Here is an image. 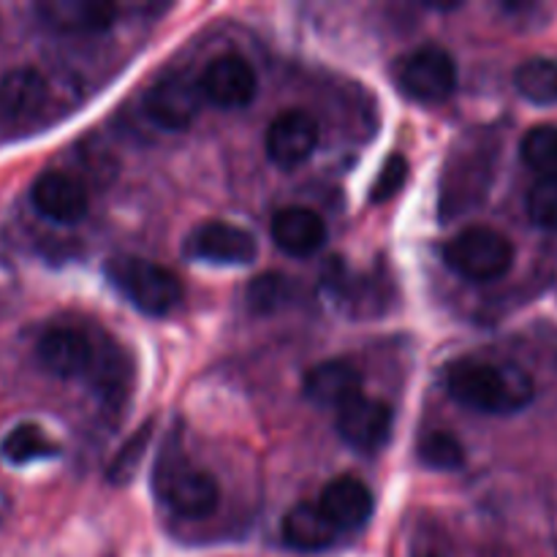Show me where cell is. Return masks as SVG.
I'll list each match as a JSON object with an SVG mask.
<instances>
[{"instance_id":"obj_8","label":"cell","mask_w":557,"mask_h":557,"mask_svg":"<svg viewBox=\"0 0 557 557\" xmlns=\"http://www.w3.org/2000/svg\"><path fill=\"white\" fill-rule=\"evenodd\" d=\"M185 253L190 259L210 261V264L245 267L259 256V243L250 232L226 221H210L196 226L185 239Z\"/></svg>"},{"instance_id":"obj_10","label":"cell","mask_w":557,"mask_h":557,"mask_svg":"<svg viewBox=\"0 0 557 557\" xmlns=\"http://www.w3.org/2000/svg\"><path fill=\"white\" fill-rule=\"evenodd\" d=\"M315 145H319V123L302 109L277 114L267 131V156L281 169H297L313 156Z\"/></svg>"},{"instance_id":"obj_21","label":"cell","mask_w":557,"mask_h":557,"mask_svg":"<svg viewBox=\"0 0 557 557\" xmlns=\"http://www.w3.org/2000/svg\"><path fill=\"white\" fill-rule=\"evenodd\" d=\"M0 451H3V457L11 466H27V462L49 460V457L58 455L60 449L49 441V435L44 433L38 424L25 422L16 424V428L5 435Z\"/></svg>"},{"instance_id":"obj_1","label":"cell","mask_w":557,"mask_h":557,"mask_svg":"<svg viewBox=\"0 0 557 557\" xmlns=\"http://www.w3.org/2000/svg\"><path fill=\"white\" fill-rule=\"evenodd\" d=\"M446 392L462 408L490 417H509L531 406L536 384L517 364L466 357L446 368Z\"/></svg>"},{"instance_id":"obj_18","label":"cell","mask_w":557,"mask_h":557,"mask_svg":"<svg viewBox=\"0 0 557 557\" xmlns=\"http://www.w3.org/2000/svg\"><path fill=\"white\" fill-rule=\"evenodd\" d=\"M337 528L319 509V504H299L283 517V542L299 553H321L337 542Z\"/></svg>"},{"instance_id":"obj_23","label":"cell","mask_w":557,"mask_h":557,"mask_svg":"<svg viewBox=\"0 0 557 557\" xmlns=\"http://www.w3.org/2000/svg\"><path fill=\"white\" fill-rule=\"evenodd\" d=\"M294 299V281L277 272H264L248 286V305L253 313H277Z\"/></svg>"},{"instance_id":"obj_19","label":"cell","mask_w":557,"mask_h":557,"mask_svg":"<svg viewBox=\"0 0 557 557\" xmlns=\"http://www.w3.org/2000/svg\"><path fill=\"white\" fill-rule=\"evenodd\" d=\"M90 384L96 389V397L101 400V406H107L109 411L123 406L125 395H128V384H125V357L117 351V346H109L103 354H96L90 364Z\"/></svg>"},{"instance_id":"obj_4","label":"cell","mask_w":557,"mask_h":557,"mask_svg":"<svg viewBox=\"0 0 557 557\" xmlns=\"http://www.w3.org/2000/svg\"><path fill=\"white\" fill-rule=\"evenodd\" d=\"M444 261L451 272L473 283H490L504 277L515 264V248L500 232L487 226H471L457 234L444 248Z\"/></svg>"},{"instance_id":"obj_24","label":"cell","mask_w":557,"mask_h":557,"mask_svg":"<svg viewBox=\"0 0 557 557\" xmlns=\"http://www.w3.org/2000/svg\"><path fill=\"white\" fill-rule=\"evenodd\" d=\"M419 460H422V466L433 468V471H457L466 462V449L451 433L433 430V433H424L422 441H419Z\"/></svg>"},{"instance_id":"obj_16","label":"cell","mask_w":557,"mask_h":557,"mask_svg":"<svg viewBox=\"0 0 557 557\" xmlns=\"http://www.w3.org/2000/svg\"><path fill=\"white\" fill-rule=\"evenodd\" d=\"M36 14L60 33H101L112 27L117 5L103 0H49L36 5Z\"/></svg>"},{"instance_id":"obj_20","label":"cell","mask_w":557,"mask_h":557,"mask_svg":"<svg viewBox=\"0 0 557 557\" xmlns=\"http://www.w3.org/2000/svg\"><path fill=\"white\" fill-rule=\"evenodd\" d=\"M517 92L536 107H553L557 103V60L531 58L517 69L515 74Z\"/></svg>"},{"instance_id":"obj_3","label":"cell","mask_w":557,"mask_h":557,"mask_svg":"<svg viewBox=\"0 0 557 557\" xmlns=\"http://www.w3.org/2000/svg\"><path fill=\"white\" fill-rule=\"evenodd\" d=\"M107 277L136 310L147 315H166L183 302L180 277L156 261L117 256L107 264Z\"/></svg>"},{"instance_id":"obj_13","label":"cell","mask_w":557,"mask_h":557,"mask_svg":"<svg viewBox=\"0 0 557 557\" xmlns=\"http://www.w3.org/2000/svg\"><path fill=\"white\" fill-rule=\"evenodd\" d=\"M305 397L315 406L343 408L362 395V373L348 359H326L305 375Z\"/></svg>"},{"instance_id":"obj_2","label":"cell","mask_w":557,"mask_h":557,"mask_svg":"<svg viewBox=\"0 0 557 557\" xmlns=\"http://www.w3.org/2000/svg\"><path fill=\"white\" fill-rule=\"evenodd\" d=\"M156 490L158 498L185 520H205L218 509V500H221L218 479L196 462L185 460V455H180L177 449H166L158 460Z\"/></svg>"},{"instance_id":"obj_15","label":"cell","mask_w":557,"mask_h":557,"mask_svg":"<svg viewBox=\"0 0 557 557\" xmlns=\"http://www.w3.org/2000/svg\"><path fill=\"white\" fill-rule=\"evenodd\" d=\"M38 362L58 379H82L90 373L96 348L76 330H49L36 346Z\"/></svg>"},{"instance_id":"obj_27","label":"cell","mask_w":557,"mask_h":557,"mask_svg":"<svg viewBox=\"0 0 557 557\" xmlns=\"http://www.w3.org/2000/svg\"><path fill=\"white\" fill-rule=\"evenodd\" d=\"M406 177H408V163L403 156H392L389 161L384 163V169H381V174L375 177L373 188H370V199L373 201H386L392 199V196L397 194V190L406 185Z\"/></svg>"},{"instance_id":"obj_12","label":"cell","mask_w":557,"mask_h":557,"mask_svg":"<svg viewBox=\"0 0 557 557\" xmlns=\"http://www.w3.org/2000/svg\"><path fill=\"white\" fill-rule=\"evenodd\" d=\"M373 493L364 487L359 479L341 476L332 479L324 490H321L319 509L324 511L326 520L337 528V533L359 531V528L368 525V520L373 517Z\"/></svg>"},{"instance_id":"obj_14","label":"cell","mask_w":557,"mask_h":557,"mask_svg":"<svg viewBox=\"0 0 557 557\" xmlns=\"http://www.w3.org/2000/svg\"><path fill=\"white\" fill-rule=\"evenodd\" d=\"M272 239L277 248L288 256H313L315 250L324 248L326 243V223L324 218L308 207H283L272 218Z\"/></svg>"},{"instance_id":"obj_11","label":"cell","mask_w":557,"mask_h":557,"mask_svg":"<svg viewBox=\"0 0 557 557\" xmlns=\"http://www.w3.org/2000/svg\"><path fill=\"white\" fill-rule=\"evenodd\" d=\"M30 201L38 215L54 223H79L87 215L90 196L85 185L65 172H47L33 183Z\"/></svg>"},{"instance_id":"obj_25","label":"cell","mask_w":557,"mask_h":557,"mask_svg":"<svg viewBox=\"0 0 557 557\" xmlns=\"http://www.w3.org/2000/svg\"><path fill=\"white\" fill-rule=\"evenodd\" d=\"M528 218L536 226L557 232V177H544L528 194Z\"/></svg>"},{"instance_id":"obj_9","label":"cell","mask_w":557,"mask_h":557,"mask_svg":"<svg viewBox=\"0 0 557 557\" xmlns=\"http://www.w3.org/2000/svg\"><path fill=\"white\" fill-rule=\"evenodd\" d=\"M199 87L205 101L221 109H243L256 98L259 82L243 54L226 52L207 65L205 74L199 76Z\"/></svg>"},{"instance_id":"obj_7","label":"cell","mask_w":557,"mask_h":557,"mask_svg":"<svg viewBox=\"0 0 557 557\" xmlns=\"http://www.w3.org/2000/svg\"><path fill=\"white\" fill-rule=\"evenodd\" d=\"M392 428H395L392 408L373 397L359 395L357 400L337 408V433L351 449L362 451V455L384 449L392 438Z\"/></svg>"},{"instance_id":"obj_26","label":"cell","mask_w":557,"mask_h":557,"mask_svg":"<svg viewBox=\"0 0 557 557\" xmlns=\"http://www.w3.org/2000/svg\"><path fill=\"white\" fill-rule=\"evenodd\" d=\"M150 433H152V422L145 424L141 430H136L134 438L117 451V457H114L112 466H109V482L112 484L131 482V476H134L136 468H139L141 457H145L147 444H150Z\"/></svg>"},{"instance_id":"obj_17","label":"cell","mask_w":557,"mask_h":557,"mask_svg":"<svg viewBox=\"0 0 557 557\" xmlns=\"http://www.w3.org/2000/svg\"><path fill=\"white\" fill-rule=\"evenodd\" d=\"M49 101V85L36 69H16L0 79V114L14 123L38 117Z\"/></svg>"},{"instance_id":"obj_5","label":"cell","mask_w":557,"mask_h":557,"mask_svg":"<svg viewBox=\"0 0 557 557\" xmlns=\"http://www.w3.org/2000/svg\"><path fill=\"white\" fill-rule=\"evenodd\" d=\"M395 82L413 101L441 103L455 92L457 65L441 47L413 49L395 63Z\"/></svg>"},{"instance_id":"obj_22","label":"cell","mask_w":557,"mask_h":557,"mask_svg":"<svg viewBox=\"0 0 557 557\" xmlns=\"http://www.w3.org/2000/svg\"><path fill=\"white\" fill-rule=\"evenodd\" d=\"M520 156L533 172L557 177V125H536L522 136Z\"/></svg>"},{"instance_id":"obj_6","label":"cell","mask_w":557,"mask_h":557,"mask_svg":"<svg viewBox=\"0 0 557 557\" xmlns=\"http://www.w3.org/2000/svg\"><path fill=\"white\" fill-rule=\"evenodd\" d=\"M205 107L199 79L190 74H169L152 85L145 98L147 117L166 131H185Z\"/></svg>"}]
</instances>
